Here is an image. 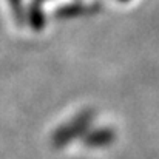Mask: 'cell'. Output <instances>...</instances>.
I'll use <instances>...</instances> for the list:
<instances>
[{
  "label": "cell",
  "mask_w": 159,
  "mask_h": 159,
  "mask_svg": "<svg viewBox=\"0 0 159 159\" xmlns=\"http://www.w3.org/2000/svg\"><path fill=\"white\" fill-rule=\"evenodd\" d=\"M45 0H33L31 6H30V12H28V19L33 28L39 30L43 25V14H42V3Z\"/></svg>",
  "instance_id": "obj_1"
},
{
  "label": "cell",
  "mask_w": 159,
  "mask_h": 159,
  "mask_svg": "<svg viewBox=\"0 0 159 159\" xmlns=\"http://www.w3.org/2000/svg\"><path fill=\"white\" fill-rule=\"evenodd\" d=\"M8 2L11 3L14 14H17V16L20 17V16H22V0H8Z\"/></svg>",
  "instance_id": "obj_2"
},
{
  "label": "cell",
  "mask_w": 159,
  "mask_h": 159,
  "mask_svg": "<svg viewBox=\"0 0 159 159\" xmlns=\"http://www.w3.org/2000/svg\"><path fill=\"white\" fill-rule=\"evenodd\" d=\"M120 2H127V0H120Z\"/></svg>",
  "instance_id": "obj_3"
}]
</instances>
